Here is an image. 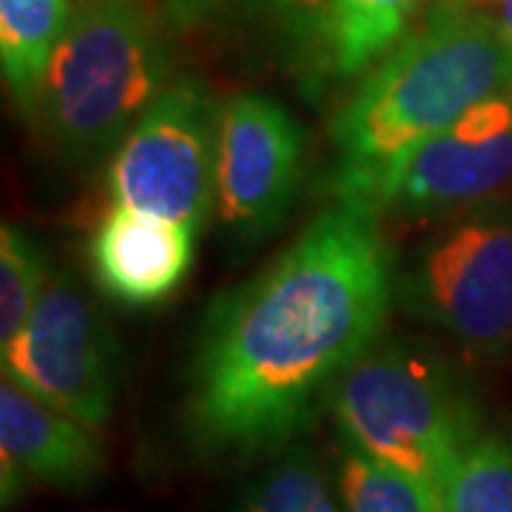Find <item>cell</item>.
<instances>
[{
    "mask_svg": "<svg viewBox=\"0 0 512 512\" xmlns=\"http://www.w3.org/2000/svg\"><path fill=\"white\" fill-rule=\"evenodd\" d=\"M470 6L484 9L495 20V26H498V32H501L512 55V0H473Z\"/></svg>",
    "mask_w": 512,
    "mask_h": 512,
    "instance_id": "ffe728a7",
    "label": "cell"
},
{
    "mask_svg": "<svg viewBox=\"0 0 512 512\" xmlns=\"http://www.w3.org/2000/svg\"><path fill=\"white\" fill-rule=\"evenodd\" d=\"M103 447L92 427L23 390L0 384V501L9 510L32 484L89 490L103 473Z\"/></svg>",
    "mask_w": 512,
    "mask_h": 512,
    "instance_id": "30bf717a",
    "label": "cell"
},
{
    "mask_svg": "<svg viewBox=\"0 0 512 512\" xmlns=\"http://www.w3.org/2000/svg\"><path fill=\"white\" fill-rule=\"evenodd\" d=\"M49 276L46 248L6 222L0 231V348L26 328Z\"/></svg>",
    "mask_w": 512,
    "mask_h": 512,
    "instance_id": "e0dca14e",
    "label": "cell"
},
{
    "mask_svg": "<svg viewBox=\"0 0 512 512\" xmlns=\"http://www.w3.org/2000/svg\"><path fill=\"white\" fill-rule=\"evenodd\" d=\"M197 234L128 205L103 217L92 237V268L100 288L134 308L157 305L183 285Z\"/></svg>",
    "mask_w": 512,
    "mask_h": 512,
    "instance_id": "8fae6325",
    "label": "cell"
},
{
    "mask_svg": "<svg viewBox=\"0 0 512 512\" xmlns=\"http://www.w3.org/2000/svg\"><path fill=\"white\" fill-rule=\"evenodd\" d=\"M305 174V131L276 97L242 92L217 111L214 211L237 245L271 237Z\"/></svg>",
    "mask_w": 512,
    "mask_h": 512,
    "instance_id": "9c48e42d",
    "label": "cell"
},
{
    "mask_svg": "<svg viewBox=\"0 0 512 512\" xmlns=\"http://www.w3.org/2000/svg\"><path fill=\"white\" fill-rule=\"evenodd\" d=\"M510 89L512 55L495 20L470 3H439L333 117L339 168L390 160Z\"/></svg>",
    "mask_w": 512,
    "mask_h": 512,
    "instance_id": "7a4b0ae2",
    "label": "cell"
},
{
    "mask_svg": "<svg viewBox=\"0 0 512 512\" xmlns=\"http://www.w3.org/2000/svg\"><path fill=\"white\" fill-rule=\"evenodd\" d=\"M217 111L200 80L168 83L111 157V200L200 234L214 211Z\"/></svg>",
    "mask_w": 512,
    "mask_h": 512,
    "instance_id": "52a82bcc",
    "label": "cell"
},
{
    "mask_svg": "<svg viewBox=\"0 0 512 512\" xmlns=\"http://www.w3.org/2000/svg\"><path fill=\"white\" fill-rule=\"evenodd\" d=\"M168 74L154 18L137 3L100 0L80 9L57 43L37 117L63 160L97 163L168 89Z\"/></svg>",
    "mask_w": 512,
    "mask_h": 512,
    "instance_id": "3957f363",
    "label": "cell"
},
{
    "mask_svg": "<svg viewBox=\"0 0 512 512\" xmlns=\"http://www.w3.org/2000/svg\"><path fill=\"white\" fill-rule=\"evenodd\" d=\"M3 376L86 427H103L123 379V350L103 311L69 274H52L26 328L0 348Z\"/></svg>",
    "mask_w": 512,
    "mask_h": 512,
    "instance_id": "ba28073f",
    "label": "cell"
},
{
    "mask_svg": "<svg viewBox=\"0 0 512 512\" xmlns=\"http://www.w3.org/2000/svg\"><path fill=\"white\" fill-rule=\"evenodd\" d=\"M228 3L231 0H160L165 20L180 32H191L211 18H217Z\"/></svg>",
    "mask_w": 512,
    "mask_h": 512,
    "instance_id": "d6986e66",
    "label": "cell"
},
{
    "mask_svg": "<svg viewBox=\"0 0 512 512\" xmlns=\"http://www.w3.org/2000/svg\"><path fill=\"white\" fill-rule=\"evenodd\" d=\"M339 493L345 512H444L433 484L367 456L348 441L339 458Z\"/></svg>",
    "mask_w": 512,
    "mask_h": 512,
    "instance_id": "9a60e30c",
    "label": "cell"
},
{
    "mask_svg": "<svg viewBox=\"0 0 512 512\" xmlns=\"http://www.w3.org/2000/svg\"><path fill=\"white\" fill-rule=\"evenodd\" d=\"M396 276L379 214L342 200L325 208L265 271L211 305L188 367V444L239 461L293 444L376 345Z\"/></svg>",
    "mask_w": 512,
    "mask_h": 512,
    "instance_id": "6da1fadb",
    "label": "cell"
},
{
    "mask_svg": "<svg viewBox=\"0 0 512 512\" xmlns=\"http://www.w3.org/2000/svg\"><path fill=\"white\" fill-rule=\"evenodd\" d=\"M444 512H512V436L478 433L441 487Z\"/></svg>",
    "mask_w": 512,
    "mask_h": 512,
    "instance_id": "2e32d148",
    "label": "cell"
},
{
    "mask_svg": "<svg viewBox=\"0 0 512 512\" xmlns=\"http://www.w3.org/2000/svg\"><path fill=\"white\" fill-rule=\"evenodd\" d=\"M512 185V89L481 100L453 126L365 168H336L333 200L373 214H458Z\"/></svg>",
    "mask_w": 512,
    "mask_h": 512,
    "instance_id": "8992f818",
    "label": "cell"
},
{
    "mask_svg": "<svg viewBox=\"0 0 512 512\" xmlns=\"http://www.w3.org/2000/svg\"><path fill=\"white\" fill-rule=\"evenodd\" d=\"M239 498V512H345L339 484L311 447L293 441L276 450Z\"/></svg>",
    "mask_w": 512,
    "mask_h": 512,
    "instance_id": "5bb4252c",
    "label": "cell"
},
{
    "mask_svg": "<svg viewBox=\"0 0 512 512\" xmlns=\"http://www.w3.org/2000/svg\"><path fill=\"white\" fill-rule=\"evenodd\" d=\"M274 15L296 63L308 66L316 52H325V23L330 0H262Z\"/></svg>",
    "mask_w": 512,
    "mask_h": 512,
    "instance_id": "ac0fdd59",
    "label": "cell"
},
{
    "mask_svg": "<svg viewBox=\"0 0 512 512\" xmlns=\"http://www.w3.org/2000/svg\"><path fill=\"white\" fill-rule=\"evenodd\" d=\"M72 18L69 0H0L3 83L23 114H37L49 63Z\"/></svg>",
    "mask_w": 512,
    "mask_h": 512,
    "instance_id": "7c38bea8",
    "label": "cell"
},
{
    "mask_svg": "<svg viewBox=\"0 0 512 512\" xmlns=\"http://www.w3.org/2000/svg\"><path fill=\"white\" fill-rule=\"evenodd\" d=\"M328 407L348 444L439 493L481 433L467 387L436 356L407 345H373L333 384Z\"/></svg>",
    "mask_w": 512,
    "mask_h": 512,
    "instance_id": "277c9868",
    "label": "cell"
},
{
    "mask_svg": "<svg viewBox=\"0 0 512 512\" xmlns=\"http://www.w3.org/2000/svg\"><path fill=\"white\" fill-rule=\"evenodd\" d=\"M419 0H330L322 66L356 77L382 60L404 35Z\"/></svg>",
    "mask_w": 512,
    "mask_h": 512,
    "instance_id": "4fadbf2b",
    "label": "cell"
},
{
    "mask_svg": "<svg viewBox=\"0 0 512 512\" xmlns=\"http://www.w3.org/2000/svg\"><path fill=\"white\" fill-rule=\"evenodd\" d=\"M410 311L484 359L512 348V200L458 211L396 276Z\"/></svg>",
    "mask_w": 512,
    "mask_h": 512,
    "instance_id": "5b68a950",
    "label": "cell"
}]
</instances>
